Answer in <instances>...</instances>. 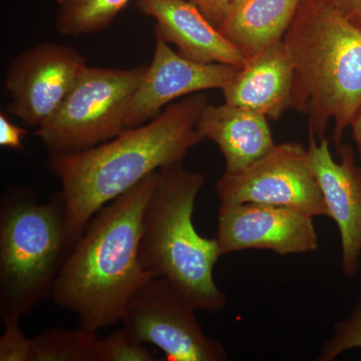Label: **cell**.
Segmentation results:
<instances>
[{
  "label": "cell",
  "mask_w": 361,
  "mask_h": 361,
  "mask_svg": "<svg viewBox=\"0 0 361 361\" xmlns=\"http://www.w3.org/2000/svg\"><path fill=\"white\" fill-rule=\"evenodd\" d=\"M208 104L205 92H197L114 139L82 151L51 155L49 170L61 182L73 241L99 209L160 169L182 163L204 140L197 127Z\"/></svg>",
  "instance_id": "1"
},
{
  "label": "cell",
  "mask_w": 361,
  "mask_h": 361,
  "mask_svg": "<svg viewBox=\"0 0 361 361\" xmlns=\"http://www.w3.org/2000/svg\"><path fill=\"white\" fill-rule=\"evenodd\" d=\"M158 177L159 171L99 209L59 271L51 297L78 316L80 329L97 332L120 323L133 294L155 277L142 267L139 245Z\"/></svg>",
  "instance_id": "2"
},
{
  "label": "cell",
  "mask_w": 361,
  "mask_h": 361,
  "mask_svg": "<svg viewBox=\"0 0 361 361\" xmlns=\"http://www.w3.org/2000/svg\"><path fill=\"white\" fill-rule=\"evenodd\" d=\"M294 66L292 109L307 116L308 133L332 140L361 110V30L322 0H302L283 39Z\"/></svg>",
  "instance_id": "3"
},
{
  "label": "cell",
  "mask_w": 361,
  "mask_h": 361,
  "mask_svg": "<svg viewBox=\"0 0 361 361\" xmlns=\"http://www.w3.org/2000/svg\"><path fill=\"white\" fill-rule=\"evenodd\" d=\"M205 180L182 163L159 170L142 216L139 256L145 269L167 279L195 310L218 312L227 302L214 280L222 253L217 239L201 236L193 224L195 201Z\"/></svg>",
  "instance_id": "4"
},
{
  "label": "cell",
  "mask_w": 361,
  "mask_h": 361,
  "mask_svg": "<svg viewBox=\"0 0 361 361\" xmlns=\"http://www.w3.org/2000/svg\"><path fill=\"white\" fill-rule=\"evenodd\" d=\"M75 241L61 193L47 203L32 188L6 190L0 207V316L20 319L51 296Z\"/></svg>",
  "instance_id": "5"
},
{
  "label": "cell",
  "mask_w": 361,
  "mask_h": 361,
  "mask_svg": "<svg viewBox=\"0 0 361 361\" xmlns=\"http://www.w3.org/2000/svg\"><path fill=\"white\" fill-rule=\"evenodd\" d=\"M146 70L147 66L129 70L87 66L35 135L51 155L82 151L114 139L127 130L130 99Z\"/></svg>",
  "instance_id": "6"
},
{
  "label": "cell",
  "mask_w": 361,
  "mask_h": 361,
  "mask_svg": "<svg viewBox=\"0 0 361 361\" xmlns=\"http://www.w3.org/2000/svg\"><path fill=\"white\" fill-rule=\"evenodd\" d=\"M196 310L167 279L152 277L126 305L121 323L139 344H152L170 361H225L223 344L207 336Z\"/></svg>",
  "instance_id": "7"
},
{
  "label": "cell",
  "mask_w": 361,
  "mask_h": 361,
  "mask_svg": "<svg viewBox=\"0 0 361 361\" xmlns=\"http://www.w3.org/2000/svg\"><path fill=\"white\" fill-rule=\"evenodd\" d=\"M215 189L220 205L266 204L286 207L313 218L329 217L307 149L298 142L276 144L244 170L225 172Z\"/></svg>",
  "instance_id": "8"
},
{
  "label": "cell",
  "mask_w": 361,
  "mask_h": 361,
  "mask_svg": "<svg viewBox=\"0 0 361 361\" xmlns=\"http://www.w3.org/2000/svg\"><path fill=\"white\" fill-rule=\"evenodd\" d=\"M87 66L77 49L56 42L20 52L9 63L4 82L11 115L39 129L56 114Z\"/></svg>",
  "instance_id": "9"
},
{
  "label": "cell",
  "mask_w": 361,
  "mask_h": 361,
  "mask_svg": "<svg viewBox=\"0 0 361 361\" xmlns=\"http://www.w3.org/2000/svg\"><path fill=\"white\" fill-rule=\"evenodd\" d=\"M216 239L222 255L248 249H265L279 255L313 253L319 249L313 217L266 204L220 205Z\"/></svg>",
  "instance_id": "10"
},
{
  "label": "cell",
  "mask_w": 361,
  "mask_h": 361,
  "mask_svg": "<svg viewBox=\"0 0 361 361\" xmlns=\"http://www.w3.org/2000/svg\"><path fill=\"white\" fill-rule=\"evenodd\" d=\"M239 68L225 63L190 61L156 37L153 59L130 99L126 127L130 129L153 120L164 106L180 97L208 90H222Z\"/></svg>",
  "instance_id": "11"
},
{
  "label": "cell",
  "mask_w": 361,
  "mask_h": 361,
  "mask_svg": "<svg viewBox=\"0 0 361 361\" xmlns=\"http://www.w3.org/2000/svg\"><path fill=\"white\" fill-rule=\"evenodd\" d=\"M341 160L332 157L329 141L310 134L308 158L322 189L329 217L338 227L341 243V271L353 278L360 270L361 255V166L348 145L337 146Z\"/></svg>",
  "instance_id": "12"
},
{
  "label": "cell",
  "mask_w": 361,
  "mask_h": 361,
  "mask_svg": "<svg viewBox=\"0 0 361 361\" xmlns=\"http://www.w3.org/2000/svg\"><path fill=\"white\" fill-rule=\"evenodd\" d=\"M137 8L156 21V37L174 44L180 56L202 63L242 68L246 59L217 26L188 0H137Z\"/></svg>",
  "instance_id": "13"
},
{
  "label": "cell",
  "mask_w": 361,
  "mask_h": 361,
  "mask_svg": "<svg viewBox=\"0 0 361 361\" xmlns=\"http://www.w3.org/2000/svg\"><path fill=\"white\" fill-rule=\"evenodd\" d=\"M294 66L283 40L247 59L224 85L225 103L276 121L292 106Z\"/></svg>",
  "instance_id": "14"
},
{
  "label": "cell",
  "mask_w": 361,
  "mask_h": 361,
  "mask_svg": "<svg viewBox=\"0 0 361 361\" xmlns=\"http://www.w3.org/2000/svg\"><path fill=\"white\" fill-rule=\"evenodd\" d=\"M197 128L217 145L228 173L249 167L276 145L265 116L234 104H207Z\"/></svg>",
  "instance_id": "15"
},
{
  "label": "cell",
  "mask_w": 361,
  "mask_h": 361,
  "mask_svg": "<svg viewBox=\"0 0 361 361\" xmlns=\"http://www.w3.org/2000/svg\"><path fill=\"white\" fill-rule=\"evenodd\" d=\"M302 0H232L220 32L250 59L283 40Z\"/></svg>",
  "instance_id": "16"
},
{
  "label": "cell",
  "mask_w": 361,
  "mask_h": 361,
  "mask_svg": "<svg viewBox=\"0 0 361 361\" xmlns=\"http://www.w3.org/2000/svg\"><path fill=\"white\" fill-rule=\"evenodd\" d=\"M56 27L63 37H82L106 30L132 0H56Z\"/></svg>",
  "instance_id": "17"
},
{
  "label": "cell",
  "mask_w": 361,
  "mask_h": 361,
  "mask_svg": "<svg viewBox=\"0 0 361 361\" xmlns=\"http://www.w3.org/2000/svg\"><path fill=\"white\" fill-rule=\"evenodd\" d=\"M97 332L49 329L32 338V361H99Z\"/></svg>",
  "instance_id": "18"
},
{
  "label": "cell",
  "mask_w": 361,
  "mask_h": 361,
  "mask_svg": "<svg viewBox=\"0 0 361 361\" xmlns=\"http://www.w3.org/2000/svg\"><path fill=\"white\" fill-rule=\"evenodd\" d=\"M361 348V295L350 315L334 325L332 336L323 344L317 361H331L351 349Z\"/></svg>",
  "instance_id": "19"
},
{
  "label": "cell",
  "mask_w": 361,
  "mask_h": 361,
  "mask_svg": "<svg viewBox=\"0 0 361 361\" xmlns=\"http://www.w3.org/2000/svg\"><path fill=\"white\" fill-rule=\"evenodd\" d=\"M153 360V353L144 344L133 341L123 329L99 341V361Z\"/></svg>",
  "instance_id": "20"
},
{
  "label": "cell",
  "mask_w": 361,
  "mask_h": 361,
  "mask_svg": "<svg viewBox=\"0 0 361 361\" xmlns=\"http://www.w3.org/2000/svg\"><path fill=\"white\" fill-rule=\"evenodd\" d=\"M20 319H7L2 322L4 331L0 337V360L32 361V338L23 334Z\"/></svg>",
  "instance_id": "21"
},
{
  "label": "cell",
  "mask_w": 361,
  "mask_h": 361,
  "mask_svg": "<svg viewBox=\"0 0 361 361\" xmlns=\"http://www.w3.org/2000/svg\"><path fill=\"white\" fill-rule=\"evenodd\" d=\"M27 130L18 127L11 122L4 113H0V146L2 148L21 149L23 148V140Z\"/></svg>",
  "instance_id": "22"
},
{
  "label": "cell",
  "mask_w": 361,
  "mask_h": 361,
  "mask_svg": "<svg viewBox=\"0 0 361 361\" xmlns=\"http://www.w3.org/2000/svg\"><path fill=\"white\" fill-rule=\"evenodd\" d=\"M188 1L192 2L194 6L198 7L202 13L218 27L224 20L232 0H188Z\"/></svg>",
  "instance_id": "23"
},
{
  "label": "cell",
  "mask_w": 361,
  "mask_h": 361,
  "mask_svg": "<svg viewBox=\"0 0 361 361\" xmlns=\"http://www.w3.org/2000/svg\"><path fill=\"white\" fill-rule=\"evenodd\" d=\"M361 30V0H322Z\"/></svg>",
  "instance_id": "24"
},
{
  "label": "cell",
  "mask_w": 361,
  "mask_h": 361,
  "mask_svg": "<svg viewBox=\"0 0 361 361\" xmlns=\"http://www.w3.org/2000/svg\"><path fill=\"white\" fill-rule=\"evenodd\" d=\"M350 128L353 130V137L355 140L356 147H357L358 155H360L361 161V110L356 116L355 121L351 123Z\"/></svg>",
  "instance_id": "25"
}]
</instances>
